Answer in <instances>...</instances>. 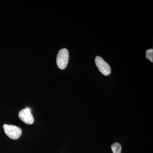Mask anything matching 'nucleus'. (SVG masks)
I'll use <instances>...</instances> for the list:
<instances>
[{
    "mask_svg": "<svg viewBox=\"0 0 153 153\" xmlns=\"http://www.w3.org/2000/svg\"><path fill=\"white\" fill-rule=\"evenodd\" d=\"M3 128L6 135L11 139H18L22 135V129L17 126L4 124Z\"/></svg>",
    "mask_w": 153,
    "mask_h": 153,
    "instance_id": "obj_1",
    "label": "nucleus"
},
{
    "mask_svg": "<svg viewBox=\"0 0 153 153\" xmlns=\"http://www.w3.org/2000/svg\"><path fill=\"white\" fill-rule=\"evenodd\" d=\"M69 59V53L66 49H60L58 52L57 57V66L61 69H64L68 65Z\"/></svg>",
    "mask_w": 153,
    "mask_h": 153,
    "instance_id": "obj_2",
    "label": "nucleus"
},
{
    "mask_svg": "<svg viewBox=\"0 0 153 153\" xmlns=\"http://www.w3.org/2000/svg\"><path fill=\"white\" fill-rule=\"evenodd\" d=\"M95 64L100 71L105 76H108L111 72L110 66L101 57L97 56L95 59Z\"/></svg>",
    "mask_w": 153,
    "mask_h": 153,
    "instance_id": "obj_3",
    "label": "nucleus"
},
{
    "mask_svg": "<svg viewBox=\"0 0 153 153\" xmlns=\"http://www.w3.org/2000/svg\"><path fill=\"white\" fill-rule=\"evenodd\" d=\"M19 116L22 121L27 124H32L34 123V117L29 108L27 107L20 111Z\"/></svg>",
    "mask_w": 153,
    "mask_h": 153,
    "instance_id": "obj_4",
    "label": "nucleus"
},
{
    "mask_svg": "<svg viewBox=\"0 0 153 153\" xmlns=\"http://www.w3.org/2000/svg\"><path fill=\"white\" fill-rule=\"evenodd\" d=\"M111 150L113 153H121L122 147L120 144L118 143H115L111 146Z\"/></svg>",
    "mask_w": 153,
    "mask_h": 153,
    "instance_id": "obj_5",
    "label": "nucleus"
},
{
    "mask_svg": "<svg viewBox=\"0 0 153 153\" xmlns=\"http://www.w3.org/2000/svg\"><path fill=\"white\" fill-rule=\"evenodd\" d=\"M146 58L148 60H150L151 62H153V49H148L146 51Z\"/></svg>",
    "mask_w": 153,
    "mask_h": 153,
    "instance_id": "obj_6",
    "label": "nucleus"
}]
</instances>
